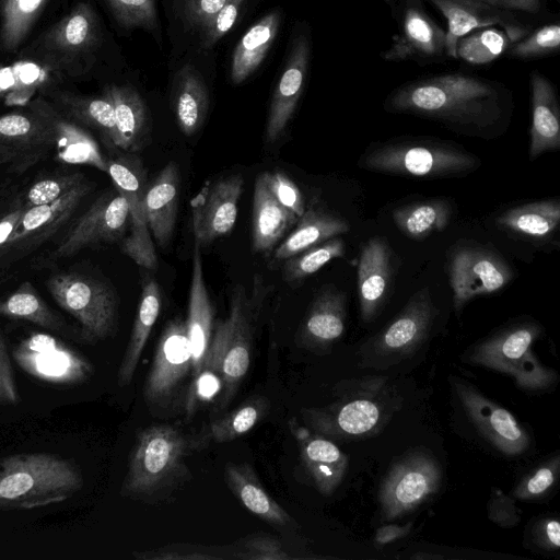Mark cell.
<instances>
[{
	"label": "cell",
	"mask_w": 560,
	"mask_h": 560,
	"mask_svg": "<svg viewBox=\"0 0 560 560\" xmlns=\"http://www.w3.org/2000/svg\"><path fill=\"white\" fill-rule=\"evenodd\" d=\"M52 145L48 119L35 101L30 112L0 116V164L22 168L36 162Z\"/></svg>",
	"instance_id": "17"
},
{
	"label": "cell",
	"mask_w": 560,
	"mask_h": 560,
	"mask_svg": "<svg viewBox=\"0 0 560 560\" xmlns=\"http://www.w3.org/2000/svg\"><path fill=\"white\" fill-rule=\"evenodd\" d=\"M538 539L544 547L558 550L560 547V524L555 518L546 520L537 530Z\"/></svg>",
	"instance_id": "55"
},
{
	"label": "cell",
	"mask_w": 560,
	"mask_h": 560,
	"mask_svg": "<svg viewBox=\"0 0 560 560\" xmlns=\"http://www.w3.org/2000/svg\"><path fill=\"white\" fill-rule=\"evenodd\" d=\"M150 558L165 559V560H171V559H213L212 556H208V555H200V553L179 555V553H172V552L161 553L158 556H152Z\"/></svg>",
	"instance_id": "59"
},
{
	"label": "cell",
	"mask_w": 560,
	"mask_h": 560,
	"mask_svg": "<svg viewBox=\"0 0 560 560\" xmlns=\"http://www.w3.org/2000/svg\"><path fill=\"white\" fill-rule=\"evenodd\" d=\"M106 173L129 207L131 232L122 241L121 250L139 266L155 270L158 257L144 210L148 177L143 162L136 152L122 151L106 159Z\"/></svg>",
	"instance_id": "9"
},
{
	"label": "cell",
	"mask_w": 560,
	"mask_h": 560,
	"mask_svg": "<svg viewBox=\"0 0 560 560\" xmlns=\"http://www.w3.org/2000/svg\"><path fill=\"white\" fill-rule=\"evenodd\" d=\"M192 446L177 428L159 424L142 430L130 454L121 494L150 499L179 479Z\"/></svg>",
	"instance_id": "4"
},
{
	"label": "cell",
	"mask_w": 560,
	"mask_h": 560,
	"mask_svg": "<svg viewBox=\"0 0 560 560\" xmlns=\"http://www.w3.org/2000/svg\"><path fill=\"white\" fill-rule=\"evenodd\" d=\"M532 126L529 158L537 159L560 148V115L552 84L535 71L530 78Z\"/></svg>",
	"instance_id": "31"
},
{
	"label": "cell",
	"mask_w": 560,
	"mask_h": 560,
	"mask_svg": "<svg viewBox=\"0 0 560 560\" xmlns=\"http://www.w3.org/2000/svg\"><path fill=\"white\" fill-rule=\"evenodd\" d=\"M298 220L293 212L275 198L260 174L255 182L253 198V250L257 253L271 250Z\"/></svg>",
	"instance_id": "30"
},
{
	"label": "cell",
	"mask_w": 560,
	"mask_h": 560,
	"mask_svg": "<svg viewBox=\"0 0 560 560\" xmlns=\"http://www.w3.org/2000/svg\"><path fill=\"white\" fill-rule=\"evenodd\" d=\"M357 276L361 318L370 323L385 303L393 279L392 250L386 238L376 236L364 244Z\"/></svg>",
	"instance_id": "20"
},
{
	"label": "cell",
	"mask_w": 560,
	"mask_h": 560,
	"mask_svg": "<svg viewBox=\"0 0 560 560\" xmlns=\"http://www.w3.org/2000/svg\"><path fill=\"white\" fill-rule=\"evenodd\" d=\"M310 61V43L299 36L291 49L287 66L275 89L266 124V140L277 141L294 114L303 91Z\"/></svg>",
	"instance_id": "21"
},
{
	"label": "cell",
	"mask_w": 560,
	"mask_h": 560,
	"mask_svg": "<svg viewBox=\"0 0 560 560\" xmlns=\"http://www.w3.org/2000/svg\"><path fill=\"white\" fill-rule=\"evenodd\" d=\"M366 170L416 177H453L465 175L479 160L460 149L439 143H386L361 160Z\"/></svg>",
	"instance_id": "6"
},
{
	"label": "cell",
	"mask_w": 560,
	"mask_h": 560,
	"mask_svg": "<svg viewBox=\"0 0 560 560\" xmlns=\"http://www.w3.org/2000/svg\"><path fill=\"white\" fill-rule=\"evenodd\" d=\"M345 242L339 236L328 238L284 260L283 280L298 283L317 272L330 260L345 255Z\"/></svg>",
	"instance_id": "44"
},
{
	"label": "cell",
	"mask_w": 560,
	"mask_h": 560,
	"mask_svg": "<svg viewBox=\"0 0 560 560\" xmlns=\"http://www.w3.org/2000/svg\"><path fill=\"white\" fill-rule=\"evenodd\" d=\"M215 310L209 296L202 271L200 246L195 242L189 289L187 337L191 353V378L203 368L214 329Z\"/></svg>",
	"instance_id": "22"
},
{
	"label": "cell",
	"mask_w": 560,
	"mask_h": 560,
	"mask_svg": "<svg viewBox=\"0 0 560 560\" xmlns=\"http://www.w3.org/2000/svg\"><path fill=\"white\" fill-rule=\"evenodd\" d=\"M292 432L299 444L302 465L316 489L324 495L331 494L346 474L347 456L324 435L295 424Z\"/></svg>",
	"instance_id": "24"
},
{
	"label": "cell",
	"mask_w": 560,
	"mask_h": 560,
	"mask_svg": "<svg viewBox=\"0 0 560 560\" xmlns=\"http://www.w3.org/2000/svg\"><path fill=\"white\" fill-rule=\"evenodd\" d=\"M441 478L440 466L428 454L404 457L390 468L380 490L384 517L396 518L413 510L438 491Z\"/></svg>",
	"instance_id": "12"
},
{
	"label": "cell",
	"mask_w": 560,
	"mask_h": 560,
	"mask_svg": "<svg viewBox=\"0 0 560 560\" xmlns=\"http://www.w3.org/2000/svg\"><path fill=\"white\" fill-rule=\"evenodd\" d=\"M47 288L57 304L79 322L84 342L113 335L117 302L106 285L83 275L61 272L49 277Z\"/></svg>",
	"instance_id": "8"
},
{
	"label": "cell",
	"mask_w": 560,
	"mask_h": 560,
	"mask_svg": "<svg viewBox=\"0 0 560 560\" xmlns=\"http://www.w3.org/2000/svg\"><path fill=\"white\" fill-rule=\"evenodd\" d=\"M559 45L560 25L557 23L548 24L538 28L522 42L516 43L512 47L511 54L520 58L537 57L556 51Z\"/></svg>",
	"instance_id": "48"
},
{
	"label": "cell",
	"mask_w": 560,
	"mask_h": 560,
	"mask_svg": "<svg viewBox=\"0 0 560 560\" xmlns=\"http://www.w3.org/2000/svg\"><path fill=\"white\" fill-rule=\"evenodd\" d=\"M0 316L27 320L50 330L60 331L65 327L61 318L28 282L0 301Z\"/></svg>",
	"instance_id": "41"
},
{
	"label": "cell",
	"mask_w": 560,
	"mask_h": 560,
	"mask_svg": "<svg viewBox=\"0 0 560 560\" xmlns=\"http://www.w3.org/2000/svg\"><path fill=\"white\" fill-rule=\"evenodd\" d=\"M269 409L270 402L266 397L248 398L229 413L212 421L206 430L205 438L218 443L233 441L257 425Z\"/></svg>",
	"instance_id": "42"
},
{
	"label": "cell",
	"mask_w": 560,
	"mask_h": 560,
	"mask_svg": "<svg viewBox=\"0 0 560 560\" xmlns=\"http://www.w3.org/2000/svg\"><path fill=\"white\" fill-rule=\"evenodd\" d=\"M115 19L125 28L154 31L158 16L154 0H106Z\"/></svg>",
	"instance_id": "46"
},
{
	"label": "cell",
	"mask_w": 560,
	"mask_h": 560,
	"mask_svg": "<svg viewBox=\"0 0 560 560\" xmlns=\"http://www.w3.org/2000/svg\"><path fill=\"white\" fill-rule=\"evenodd\" d=\"M191 373V353L186 322L176 317L160 336L150 371L143 384V397L152 406L170 402Z\"/></svg>",
	"instance_id": "13"
},
{
	"label": "cell",
	"mask_w": 560,
	"mask_h": 560,
	"mask_svg": "<svg viewBox=\"0 0 560 560\" xmlns=\"http://www.w3.org/2000/svg\"><path fill=\"white\" fill-rule=\"evenodd\" d=\"M385 378L372 377L351 382L341 397L323 408L301 411L306 424L316 433L335 438L370 436L387 422L397 404Z\"/></svg>",
	"instance_id": "3"
},
{
	"label": "cell",
	"mask_w": 560,
	"mask_h": 560,
	"mask_svg": "<svg viewBox=\"0 0 560 560\" xmlns=\"http://www.w3.org/2000/svg\"><path fill=\"white\" fill-rule=\"evenodd\" d=\"M350 230L349 223L319 207L305 209L294 229L273 249L275 261L285 260L314 245Z\"/></svg>",
	"instance_id": "34"
},
{
	"label": "cell",
	"mask_w": 560,
	"mask_h": 560,
	"mask_svg": "<svg viewBox=\"0 0 560 560\" xmlns=\"http://www.w3.org/2000/svg\"><path fill=\"white\" fill-rule=\"evenodd\" d=\"M260 304L259 298H249L243 285H236L231 294L229 316L214 325L205 365L213 366L223 380L219 409L230 404L248 372L253 319Z\"/></svg>",
	"instance_id": "5"
},
{
	"label": "cell",
	"mask_w": 560,
	"mask_h": 560,
	"mask_svg": "<svg viewBox=\"0 0 560 560\" xmlns=\"http://www.w3.org/2000/svg\"><path fill=\"white\" fill-rule=\"evenodd\" d=\"M161 306L162 291L159 283L150 275H144L130 338L117 372V382L120 387L127 386L131 382L151 330L160 315Z\"/></svg>",
	"instance_id": "32"
},
{
	"label": "cell",
	"mask_w": 560,
	"mask_h": 560,
	"mask_svg": "<svg viewBox=\"0 0 560 560\" xmlns=\"http://www.w3.org/2000/svg\"><path fill=\"white\" fill-rule=\"evenodd\" d=\"M262 176L275 198L300 218L306 208L303 195L296 184L282 172H265Z\"/></svg>",
	"instance_id": "49"
},
{
	"label": "cell",
	"mask_w": 560,
	"mask_h": 560,
	"mask_svg": "<svg viewBox=\"0 0 560 560\" xmlns=\"http://www.w3.org/2000/svg\"><path fill=\"white\" fill-rule=\"evenodd\" d=\"M180 174L177 164L170 161L147 185L144 210L149 231L159 246L172 240L177 219Z\"/></svg>",
	"instance_id": "25"
},
{
	"label": "cell",
	"mask_w": 560,
	"mask_h": 560,
	"mask_svg": "<svg viewBox=\"0 0 560 560\" xmlns=\"http://www.w3.org/2000/svg\"><path fill=\"white\" fill-rule=\"evenodd\" d=\"M83 486L80 467L50 453H22L0 460V509L28 510L65 501Z\"/></svg>",
	"instance_id": "2"
},
{
	"label": "cell",
	"mask_w": 560,
	"mask_h": 560,
	"mask_svg": "<svg viewBox=\"0 0 560 560\" xmlns=\"http://www.w3.org/2000/svg\"><path fill=\"white\" fill-rule=\"evenodd\" d=\"M346 294L335 288L322 290L314 299L298 332L299 342L310 349H324L345 331Z\"/></svg>",
	"instance_id": "29"
},
{
	"label": "cell",
	"mask_w": 560,
	"mask_h": 560,
	"mask_svg": "<svg viewBox=\"0 0 560 560\" xmlns=\"http://www.w3.org/2000/svg\"><path fill=\"white\" fill-rule=\"evenodd\" d=\"M84 180V177L79 173L38 180L28 189L24 207L30 208L50 203L68 194Z\"/></svg>",
	"instance_id": "47"
},
{
	"label": "cell",
	"mask_w": 560,
	"mask_h": 560,
	"mask_svg": "<svg viewBox=\"0 0 560 560\" xmlns=\"http://www.w3.org/2000/svg\"><path fill=\"white\" fill-rule=\"evenodd\" d=\"M497 9L517 10L536 13L540 9L539 0H478Z\"/></svg>",
	"instance_id": "56"
},
{
	"label": "cell",
	"mask_w": 560,
	"mask_h": 560,
	"mask_svg": "<svg viewBox=\"0 0 560 560\" xmlns=\"http://www.w3.org/2000/svg\"><path fill=\"white\" fill-rule=\"evenodd\" d=\"M238 557L241 559L252 560L290 559L281 544L276 538L266 535H257L248 538L244 544V551L241 552Z\"/></svg>",
	"instance_id": "52"
},
{
	"label": "cell",
	"mask_w": 560,
	"mask_h": 560,
	"mask_svg": "<svg viewBox=\"0 0 560 560\" xmlns=\"http://www.w3.org/2000/svg\"><path fill=\"white\" fill-rule=\"evenodd\" d=\"M245 0H229L202 27L201 47H212L234 25Z\"/></svg>",
	"instance_id": "51"
},
{
	"label": "cell",
	"mask_w": 560,
	"mask_h": 560,
	"mask_svg": "<svg viewBox=\"0 0 560 560\" xmlns=\"http://www.w3.org/2000/svg\"><path fill=\"white\" fill-rule=\"evenodd\" d=\"M229 0H186L185 15L192 25L203 27Z\"/></svg>",
	"instance_id": "54"
},
{
	"label": "cell",
	"mask_w": 560,
	"mask_h": 560,
	"mask_svg": "<svg viewBox=\"0 0 560 560\" xmlns=\"http://www.w3.org/2000/svg\"><path fill=\"white\" fill-rule=\"evenodd\" d=\"M20 401L10 357L0 332V402L15 405Z\"/></svg>",
	"instance_id": "53"
},
{
	"label": "cell",
	"mask_w": 560,
	"mask_h": 560,
	"mask_svg": "<svg viewBox=\"0 0 560 560\" xmlns=\"http://www.w3.org/2000/svg\"><path fill=\"white\" fill-rule=\"evenodd\" d=\"M560 222L558 199H547L522 205L504 211L497 224L515 234L541 240L550 236Z\"/></svg>",
	"instance_id": "38"
},
{
	"label": "cell",
	"mask_w": 560,
	"mask_h": 560,
	"mask_svg": "<svg viewBox=\"0 0 560 560\" xmlns=\"http://www.w3.org/2000/svg\"><path fill=\"white\" fill-rule=\"evenodd\" d=\"M90 191L89 184H82L57 200L26 208L5 246L18 244L23 240L39 238L57 229L77 208L83 197Z\"/></svg>",
	"instance_id": "35"
},
{
	"label": "cell",
	"mask_w": 560,
	"mask_h": 560,
	"mask_svg": "<svg viewBox=\"0 0 560 560\" xmlns=\"http://www.w3.org/2000/svg\"><path fill=\"white\" fill-rule=\"evenodd\" d=\"M13 358L24 372L51 384H79L93 373L86 358L45 334L22 340L13 350Z\"/></svg>",
	"instance_id": "14"
},
{
	"label": "cell",
	"mask_w": 560,
	"mask_h": 560,
	"mask_svg": "<svg viewBox=\"0 0 560 560\" xmlns=\"http://www.w3.org/2000/svg\"><path fill=\"white\" fill-rule=\"evenodd\" d=\"M48 0H0V44L15 49L28 34Z\"/></svg>",
	"instance_id": "43"
},
{
	"label": "cell",
	"mask_w": 560,
	"mask_h": 560,
	"mask_svg": "<svg viewBox=\"0 0 560 560\" xmlns=\"http://www.w3.org/2000/svg\"><path fill=\"white\" fill-rule=\"evenodd\" d=\"M392 217L402 234L421 241L448 225L452 207L444 199H433L396 208Z\"/></svg>",
	"instance_id": "39"
},
{
	"label": "cell",
	"mask_w": 560,
	"mask_h": 560,
	"mask_svg": "<svg viewBox=\"0 0 560 560\" xmlns=\"http://www.w3.org/2000/svg\"><path fill=\"white\" fill-rule=\"evenodd\" d=\"M244 179L235 174L208 183L191 200L192 230L199 246L229 234L234 228Z\"/></svg>",
	"instance_id": "16"
},
{
	"label": "cell",
	"mask_w": 560,
	"mask_h": 560,
	"mask_svg": "<svg viewBox=\"0 0 560 560\" xmlns=\"http://www.w3.org/2000/svg\"><path fill=\"white\" fill-rule=\"evenodd\" d=\"M224 475L230 490L253 514L272 526L295 524L289 513L269 495L249 464L228 463Z\"/></svg>",
	"instance_id": "33"
},
{
	"label": "cell",
	"mask_w": 560,
	"mask_h": 560,
	"mask_svg": "<svg viewBox=\"0 0 560 560\" xmlns=\"http://www.w3.org/2000/svg\"><path fill=\"white\" fill-rule=\"evenodd\" d=\"M129 207L116 189L96 199L75 222L51 254L59 259L74 255L85 246L120 240L128 226Z\"/></svg>",
	"instance_id": "15"
},
{
	"label": "cell",
	"mask_w": 560,
	"mask_h": 560,
	"mask_svg": "<svg viewBox=\"0 0 560 560\" xmlns=\"http://www.w3.org/2000/svg\"><path fill=\"white\" fill-rule=\"evenodd\" d=\"M446 19L447 32L445 33V54L450 57H457L456 45L459 38L468 33L502 25L508 30V34L514 39H518L523 31L518 26L512 25L503 11L480 2L478 0H429Z\"/></svg>",
	"instance_id": "23"
},
{
	"label": "cell",
	"mask_w": 560,
	"mask_h": 560,
	"mask_svg": "<svg viewBox=\"0 0 560 560\" xmlns=\"http://www.w3.org/2000/svg\"><path fill=\"white\" fill-rule=\"evenodd\" d=\"M410 527V523L404 526L395 524L383 525L376 530L374 541L376 545L389 544L393 540L406 536L409 533Z\"/></svg>",
	"instance_id": "57"
},
{
	"label": "cell",
	"mask_w": 560,
	"mask_h": 560,
	"mask_svg": "<svg viewBox=\"0 0 560 560\" xmlns=\"http://www.w3.org/2000/svg\"><path fill=\"white\" fill-rule=\"evenodd\" d=\"M412 558L422 559V558H442L441 556H431V555H416Z\"/></svg>",
	"instance_id": "60"
},
{
	"label": "cell",
	"mask_w": 560,
	"mask_h": 560,
	"mask_svg": "<svg viewBox=\"0 0 560 560\" xmlns=\"http://www.w3.org/2000/svg\"><path fill=\"white\" fill-rule=\"evenodd\" d=\"M57 100L72 119L98 131L108 148H117L115 112L108 97L60 93Z\"/></svg>",
	"instance_id": "40"
},
{
	"label": "cell",
	"mask_w": 560,
	"mask_h": 560,
	"mask_svg": "<svg viewBox=\"0 0 560 560\" xmlns=\"http://www.w3.org/2000/svg\"><path fill=\"white\" fill-rule=\"evenodd\" d=\"M514 39L497 27L472 31L459 38L456 55L468 63L485 65L502 55Z\"/></svg>",
	"instance_id": "45"
},
{
	"label": "cell",
	"mask_w": 560,
	"mask_h": 560,
	"mask_svg": "<svg viewBox=\"0 0 560 560\" xmlns=\"http://www.w3.org/2000/svg\"><path fill=\"white\" fill-rule=\"evenodd\" d=\"M393 110L464 124H480L499 114L498 91L488 82L463 74L416 81L389 100Z\"/></svg>",
	"instance_id": "1"
},
{
	"label": "cell",
	"mask_w": 560,
	"mask_h": 560,
	"mask_svg": "<svg viewBox=\"0 0 560 560\" xmlns=\"http://www.w3.org/2000/svg\"><path fill=\"white\" fill-rule=\"evenodd\" d=\"M280 24V12L275 10L254 24L237 44L231 62V80L245 81L261 63L272 45Z\"/></svg>",
	"instance_id": "37"
},
{
	"label": "cell",
	"mask_w": 560,
	"mask_h": 560,
	"mask_svg": "<svg viewBox=\"0 0 560 560\" xmlns=\"http://www.w3.org/2000/svg\"><path fill=\"white\" fill-rule=\"evenodd\" d=\"M435 307L428 288L417 291L401 312L363 347L370 365L388 366L411 355L429 336Z\"/></svg>",
	"instance_id": "10"
},
{
	"label": "cell",
	"mask_w": 560,
	"mask_h": 560,
	"mask_svg": "<svg viewBox=\"0 0 560 560\" xmlns=\"http://www.w3.org/2000/svg\"><path fill=\"white\" fill-rule=\"evenodd\" d=\"M559 471V458L539 466L528 475L514 490V495L521 500H534L544 495L556 482Z\"/></svg>",
	"instance_id": "50"
},
{
	"label": "cell",
	"mask_w": 560,
	"mask_h": 560,
	"mask_svg": "<svg viewBox=\"0 0 560 560\" xmlns=\"http://www.w3.org/2000/svg\"><path fill=\"white\" fill-rule=\"evenodd\" d=\"M24 211V207H21L0 220V248L5 247L8 244L12 233L14 232L22 213Z\"/></svg>",
	"instance_id": "58"
},
{
	"label": "cell",
	"mask_w": 560,
	"mask_h": 560,
	"mask_svg": "<svg viewBox=\"0 0 560 560\" xmlns=\"http://www.w3.org/2000/svg\"><path fill=\"white\" fill-rule=\"evenodd\" d=\"M447 272L457 312L477 296L500 291L513 278L508 262L495 252L482 246H459L453 249Z\"/></svg>",
	"instance_id": "11"
},
{
	"label": "cell",
	"mask_w": 560,
	"mask_h": 560,
	"mask_svg": "<svg viewBox=\"0 0 560 560\" xmlns=\"http://www.w3.org/2000/svg\"><path fill=\"white\" fill-rule=\"evenodd\" d=\"M456 390L470 420L498 450L512 456L527 448L529 436L511 412L465 382L456 383Z\"/></svg>",
	"instance_id": "18"
},
{
	"label": "cell",
	"mask_w": 560,
	"mask_h": 560,
	"mask_svg": "<svg viewBox=\"0 0 560 560\" xmlns=\"http://www.w3.org/2000/svg\"><path fill=\"white\" fill-rule=\"evenodd\" d=\"M98 39L97 15L89 3L81 2L43 34L39 48L47 60L61 65L93 49Z\"/></svg>",
	"instance_id": "19"
},
{
	"label": "cell",
	"mask_w": 560,
	"mask_h": 560,
	"mask_svg": "<svg viewBox=\"0 0 560 560\" xmlns=\"http://www.w3.org/2000/svg\"><path fill=\"white\" fill-rule=\"evenodd\" d=\"M209 108L206 85L190 65H185L177 73L173 109L180 131L190 137L203 125Z\"/></svg>",
	"instance_id": "36"
},
{
	"label": "cell",
	"mask_w": 560,
	"mask_h": 560,
	"mask_svg": "<svg viewBox=\"0 0 560 560\" xmlns=\"http://www.w3.org/2000/svg\"><path fill=\"white\" fill-rule=\"evenodd\" d=\"M445 32L423 10L409 7L402 20L401 33L383 52L388 61L410 58H433L445 52Z\"/></svg>",
	"instance_id": "26"
},
{
	"label": "cell",
	"mask_w": 560,
	"mask_h": 560,
	"mask_svg": "<svg viewBox=\"0 0 560 560\" xmlns=\"http://www.w3.org/2000/svg\"><path fill=\"white\" fill-rule=\"evenodd\" d=\"M48 119L52 133V145L60 162L83 164L107 171L106 159L103 156L94 138L75 121L60 114L48 103L36 101Z\"/></svg>",
	"instance_id": "28"
},
{
	"label": "cell",
	"mask_w": 560,
	"mask_h": 560,
	"mask_svg": "<svg viewBox=\"0 0 560 560\" xmlns=\"http://www.w3.org/2000/svg\"><path fill=\"white\" fill-rule=\"evenodd\" d=\"M104 95L114 106L117 149L138 152L151 141V120L148 107L140 94L128 85H109Z\"/></svg>",
	"instance_id": "27"
},
{
	"label": "cell",
	"mask_w": 560,
	"mask_h": 560,
	"mask_svg": "<svg viewBox=\"0 0 560 560\" xmlns=\"http://www.w3.org/2000/svg\"><path fill=\"white\" fill-rule=\"evenodd\" d=\"M540 334L536 324H522L502 330L477 345L470 360L512 376L525 389L549 387L556 373L545 368L534 357L530 347Z\"/></svg>",
	"instance_id": "7"
}]
</instances>
